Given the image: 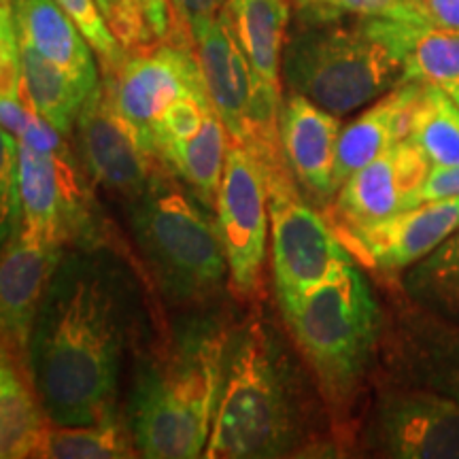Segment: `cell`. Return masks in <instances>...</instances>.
Wrapping results in <instances>:
<instances>
[{
	"label": "cell",
	"instance_id": "d4e9b609",
	"mask_svg": "<svg viewBox=\"0 0 459 459\" xmlns=\"http://www.w3.org/2000/svg\"><path fill=\"white\" fill-rule=\"evenodd\" d=\"M34 457L41 459H128L139 457L124 411L85 426H45Z\"/></svg>",
	"mask_w": 459,
	"mask_h": 459
},
{
	"label": "cell",
	"instance_id": "8992f818",
	"mask_svg": "<svg viewBox=\"0 0 459 459\" xmlns=\"http://www.w3.org/2000/svg\"><path fill=\"white\" fill-rule=\"evenodd\" d=\"M281 315L332 412L351 409L381 353L385 313L368 279L347 262Z\"/></svg>",
	"mask_w": 459,
	"mask_h": 459
},
{
	"label": "cell",
	"instance_id": "9c48e42d",
	"mask_svg": "<svg viewBox=\"0 0 459 459\" xmlns=\"http://www.w3.org/2000/svg\"><path fill=\"white\" fill-rule=\"evenodd\" d=\"M271 209L273 277L279 307L324 283L338 266L355 262L334 228L302 196L287 164L264 169Z\"/></svg>",
	"mask_w": 459,
	"mask_h": 459
},
{
	"label": "cell",
	"instance_id": "ffe728a7",
	"mask_svg": "<svg viewBox=\"0 0 459 459\" xmlns=\"http://www.w3.org/2000/svg\"><path fill=\"white\" fill-rule=\"evenodd\" d=\"M11 11L20 43L71 74L88 94L99 88L102 79L94 49L57 0H13Z\"/></svg>",
	"mask_w": 459,
	"mask_h": 459
},
{
	"label": "cell",
	"instance_id": "d6986e66",
	"mask_svg": "<svg viewBox=\"0 0 459 459\" xmlns=\"http://www.w3.org/2000/svg\"><path fill=\"white\" fill-rule=\"evenodd\" d=\"M220 13L249 62L260 99L279 115L283 102V49L291 20V0H228Z\"/></svg>",
	"mask_w": 459,
	"mask_h": 459
},
{
	"label": "cell",
	"instance_id": "e0dca14e",
	"mask_svg": "<svg viewBox=\"0 0 459 459\" xmlns=\"http://www.w3.org/2000/svg\"><path fill=\"white\" fill-rule=\"evenodd\" d=\"M459 230V198L421 203L378 223L338 230L361 260L383 273H404Z\"/></svg>",
	"mask_w": 459,
	"mask_h": 459
},
{
	"label": "cell",
	"instance_id": "60d3db41",
	"mask_svg": "<svg viewBox=\"0 0 459 459\" xmlns=\"http://www.w3.org/2000/svg\"><path fill=\"white\" fill-rule=\"evenodd\" d=\"M11 3H13V0H0V7H11Z\"/></svg>",
	"mask_w": 459,
	"mask_h": 459
},
{
	"label": "cell",
	"instance_id": "ac0fdd59",
	"mask_svg": "<svg viewBox=\"0 0 459 459\" xmlns=\"http://www.w3.org/2000/svg\"><path fill=\"white\" fill-rule=\"evenodd\" d=\"M341 117L300 94L283 96L279 108V141L298 187L313 204L336 196L334 164Z\"/></svg>",
	"mask_w": 459,
	"mask_h": 459
},
{
	"label": "cell",
	"instance_id": "e575fe53",
	"mask_svg": "<svg viewBox=\"0 0 459 459\" xmlns=\"http://www.w3.org/2000/svg\"><path fill=\"white\" fill-rule=\"evenodd\" d=\"M459 198V164L457 166H432L428 179L423 183L419 203H432V200Z\"/></svg>",
	"mask_w": 459,
	"mask_h": 459
},
{
	"label": "cell",
	"instance_id": "7402d4cb",
	"mask_svg": "<svg viewBox=\"0 0 459 459\" xmlns=\"http://www.w3.org/2000/svg\"><path fill=\"white\" fill-rule=\"evenodd\" d=\"M228 147L230 134L226 126L217 111H211L198 132L160 149L158 160L206 209L215 211Z\"/></svg>",
	"mask_w": 459,
	"mask_h": 459
},
{
	"label": "cell",
	"instance_id": "7a4b0ae2",
	"mask_svg": "<svg viewBox=\"0 0 459 459\" xmlns=\"http://www.w3.org/2000/svg\"><path fill=\"white\" fill-rule=\"evenodd\" d=\"M234 321L220 304L181 311L132 358L124 415L139 457H204Z\"/></svg>",
	"mask_w": 459,
	"mask_h": 459
},
{
	"label": "cell",
	"instance_id": "8d00e7d4",
	"mask_svg": "<svg viewBox=\"0 0 459 459\" xmlns=\"http://www.w3.org/2000/svg\"><path fill=\"white\" fill-rule=\"evenodd\" d=\"M421 4L429 24L459 30V0H421Z\"/></svg>",
	"mask_w": 459,
	"mask_h": 459
},
{
	"label": "cell",
	"instance_id": "4fadbf2b",
	"mask_svg": "<svg viewBox=\"0 0 459 459\" xmlns=\"http://www.w3.org/2000/svg\"><path fill=\"white\" fill-rule=\"evenodd\" d=\"M71 139L91 183L122 209L145 192L160 164L115 111L102 82L85 100Z\"/></svg>",
	"mask_w": 459,
	"mask_h": 459
},
{
	"label": "cell",
	"instance_id": "836d02e7",
	"mask_svg": "<svg viewBox=\"0 0 459 459\" xmlns=\"http://www.w3.org/2000/svg\"><path fill=\"white\" fill-rule=\"evenodd\" d=\"M0 99H22V49L11 7H0Z\"/></svg>",
	"mask_w": 459,
	"mask_h": 459
},
{
	"label": "cell",
	"instance_id": "83f0119b",
	"mask_svg": "<svg viewBox=\"0 0 459 459\" xmlns=\"http://www.w3.org/2000/svg\"><path fill=\"white\" fill-rule=\"evenodd\" d=\"M404 82L436 83L440 88L459 82V30L415 24L409 39Z\"/></svg>",
	"mask_w": 459,
	"mask_h": 459
},
{
	"label": "cell",
	"instance_id": "603a6c76",
	"mask_svg": "<svg viewBox=\"0 0 459 459\" xmlns=\"http://www.w3.org/2000/svg\"><path fill=\"white\" fill-rule=\"evenodd\" d=\"M48 417L24 368L0 344V459L34 457Z\"/></svg>",
	"mask_w": 459,
	"mask_h": 459
},
{
	"label": "cell",
	"instance_id": "2e32d148",
	"mask_svg": "<svg viewBox=\"0 0 459 459\" xmlns=\"http://www.w3.org/2000/svg\"><path fill=\"white\" fill-rule=\"evenodd\" d=\"M65 254V247L37 238L20 220L0 249V344L24 372L34 319Z\"/></svg>",
	"mask_w": 459,
	"mask_h": 459
},
{
	"label": "cell",
	"instance_id": "f35d334b",
	"mask_svg": "<svg viewBox=\"0 0 459 459\" xmlns=\"http://www.w3.org/2000/svg\"><path fill=\"white\" fill-rule=\"evenodd\" d=\"M139 3L145 9L160 41H166L172 34V11L169 0H139Z\"/></svg>",
	"mask_w": 459,
	"mask_h": 459
},
{
	"label": "cell",
	"instance_id": "ab89813d",
	"mask_svg": "<svg viewBox=\"0 0 459 459\" xmlns=\"http://www.w3.org/2000/svg\"><path fill=\"white\" fill-rule=\"evenodd\" d=\"M445 90L449 91V94H451V99L455 100L457 105H459V82H457V83H449V85H445Z\"/></svg>",
	"mask_w": 459,
	"mask_h": 459
},
{
	"label": "cell",
	"instance_id": "5b68a950",
	"mask_svg": "<svg viewBox=\"0 0 459 459\" xmlns=\"http://www.w3.org/2000/svg\"><path fill=\"white\" fill-rule=\"evenodd\" d=\"M124 213L164 304L196 311L220 302L230 273L215 217L164 164L156 166L145 192L126 204Z\"/></svg>",
	"mask_w": 459,
	"mask_h": 459
},
{
	"label": "cell",
	"instance_id": "5bb4252c",
	"mask_svg": "<svg viewBox=\"0 0 459 459\" xmlns=\"http://www.w3.org/2000/svg\"><path fill=\"white\" fill-rule=\"evenodd\" d=\"M381 351L392 383L459 404V324L409 304L385 330Z\"/></svg>",
	"mask_w": 459,
	"mask_h": 459
},
{
	"label": "cell",
	"instance_id": "277c9868",
	"mask_svg": "<svg viewBox=\"0 0 459 459\" xmlns=\"http://www.w3.org/2000/svg\"><path fill=\"white\" fill-rule=\"evenodd\" d=\"M412 26L385 17L296 13L281 79L291 94L342 117L402 83Z\"/></svg>",
	"mask_w": 459,
	"mask_h": 459
},
{
	"label": "cell",
	"instance_id": "484cf974",
	"mask_svg": "<svg viewBox=\"0 0 459 459\" xmlns=\"http://www.w3.org/2000/svg\"><path fill=\"white\" fill-rule=\"evenodd\" d=\"M402 287L409 302L459 324V230L409 271Z\"/></svg>",
	"mask_w": 459,
	"mask_h": 459
},
{
	"label": "cell",
	"instance_id": "74e56055",
	"mask_svg": "<svg viewBox=\"0 0 459 459\" xmlns=\"http://www.w3.org/2000/svg\"><path fill=\"white\" fill-rule=\"evenodd\" d=\"M30 115L32 108L22 99H0V126L11 132L15 139L26 128Z\"/></svg>",
	"mask_w": 459,
	"mask_h": 459
},
{
	"label": "cell",
	"instance_id": "7c38bea8",
	"mask_svg": "<svg viewBox=\"0 0 459 459\" xmlns=\"http://www.w3.org/2000/svg\"><path fill=\"white\" fill-rule=\"evenodd\" d=\"M102 83L107 85L115 111L122 115L149 153L153 124L172 102L192 94H209L194 48L177 41L128 56L124 66L102 79Z\"/></svg>",
	"mask_w": 459,
	"mask_h": 459
},
{
	"label": "cell",
	"instance_id": "6da1fadb",
	"mask_svg": "<svg viewBox=\"0 0 459 459\" xmlns=\"http://www.w3.org/2000/svg\"><path fill=\"white\" fill-rule=\"evenodd\" d=\"M145 332V296L124 249H66L26 353V377L48 421L85 426L122 411L126 366Z\"/></svg>",
	"mask_w": 459,
	"mask_h": 459
},
{
	"label": "cell",
	"instance_id": "9a60e30c",
	"mask_svg": "<svg viewBox=\"0 0 459 459\" xmlns=\"http://www.w3.org/2000/svg\"><path fill=\"white\" fill-rule=\"evenodd\" d=\"M432 164L409 136L353 172L338 187L334 217L341 230L366 228L419 206Z\"/></svg>",
	"mask_w": 459,
	"mask_h": 459
},
{
	"label": "cell",
	"instance_id": "1f68e13d",
	"mask_svg": "<svg viewBox=\"0 0 459 459\" xmlns=\"http://www.w3.org/2000/svg\"><path fill=\"white\" fill-rule=\"evenodd\" d=\"M211 111H215V107L211 102L209 94H192L172 102L152 128L149 149H152L153 158L158 160V152L162 147L187 139L194 132H198L200 126L204 124L206 115Z\"/></svg>",
	"mask_w": 459,
	"mask_h": 459
},
{
	"label": "cell",
	"instance_id": "cb8c5ba5",
	"mask_svg": "<svg viewBox=\"0 0 459 459\" xmlns=\"http://www.w3.org/2000/svg\"><path fill=\"white\" fill-rule=\"evenodd\" d=\"M22 49V100L41 115L45 122L71 139L79 113L90 94L71 74L45 60L32 48L20 43Z\"/></svg>",
	"mask_w": 459,
	"mask_h": 459
},
{
	"label": "cell",
	"instance_id": "52a82bcc",
	"mask_svg": "<svg viewBox=\"0 0 459 459\" xmlns=\"http://www.w3.org/2000/svg\"><path fill=\"white\" fill-rule=\"evenodd\" d=\"M17 162L20 223L28 232L65 249L119 247L71 143L48 152L17 143Z\"/></svg>",
	"mask_w": 459,
	"mask_h": 459
},
{
	"label": "cell",
	"instance_id": "d6a6232c",
	"mask_svg": "<svg viewBox=\"0 0 459 459\" xmlns=\"http://www.w3.org/2000/svg\"><path fill=\"white\" fill-rule=\"evenodd\" d=\"M17 139L0 126V249L20 220Z\"/></svg>",
	"mask_w": 459,
	"mask_h": 459
},
{
	"label": "cell",
	"instance_id": "f546056e",
	"mask_svg": "<svg viewBox=\"0 0 459 459\" xmlns=\"http://www.w3.org/2000/svg\"><path fill=\"white\" fill-rule=\"evenodd\" d=\"M298 13L307 15H359L429 24L421 0H304Z\"/></svg>",
	"mask_w": 459,
	"mask_h": 459
},
{
	"label": "cell",
	"instance_id": "8fae6325",
	"mask_svg": "<svg viewBox=\"0 0 459 459\" xmlns=\"http://www.w3.org/2000/svg\"><path fill=\"white\" fill-rule=\"evenodd\" d=\"M370 453L394 459H459V404L428 389L395 385L378 394L366 423Z\"/></svg>",
	"mask_w": 459,
	"mask_h": 459
},
{
	"label": "cell",
	"instance_id": "4316f807",
	"mask_svg": "<svg viewBox=\"0 0 459 459\" xmlns=\"http://www.w3.org/2000/svg\"><path fill=\"white\" fill-rule=\"evenodd\" d=\"M406 136L432 166L459 164V105L449 91L436 83L421 85Z\"/></svg>",
	"mask_w": 459,
	"mask_h": 459
},
{
	"label": "cell",
	"instance_id": "4dcf8cb0",
	"mask_svg": "<svg viewBox=\"0 0 459 459\" xmlns=\"http://www.w3.org/2000/svg\"><path fill=\"white\" fill-rule=\"evenodd\" d=\"M96 4L128 56L156 48L160 39L139 0H96Z\"/></svg>",
	"mask_w": 459,
	"mask_h": 459
},
{
	"label": "cell",
	"instance_id": "b9f144b4",
	"mask_svg": "<svg viewBox=\"0 0 459 459\" xmlns=\"http://www.w3.org/2000/svg\"><path fill=\"white\" fill-rule=\"evenodd\" d=\"M291 3H294V4H296V7H300V4L304 3V0H291Z\"/></svg>",
	"mask_w": 459,
	"mask_h": 459
},
{
	"label": "cell",
	"instance_id": "44dd1931",
	"mask_svg": "<svg viewBox=\"0 0 459 459\" xmlns=\"http://www.w3.org/2000/svg\"><path fill=\"white\" fill-rule=\"evenodd\" d=\"M421 85V82L398 83L341 130L334 164L336 192L353 172L364 169L398 141L406 139L411 113Z\"/></svg>",
	"mask_w": 459,
	"mask_h": 459
},
{
	"label": "cell",
	"instance_id": "3957f363",
	"mask_svg": "<svg viewBox=\"0 0 459 459\" xmlns=\"http://www.w3.org/2000/svg\"><path fill=\"white\" fill-rule=\"evenodd\" d=\"M315 443V402L271 319L254 308L234 324L204 457L302 455Z\"/></svg>",
	"mask_w": 459,
	"mask_h": 459
},
{
	"label": "cell",
	"instance_id": "ba28073f",
	"mask_svg": "<svg viewBox=\"0 0 459 459\" xmlns=\"http://www.w3.org/2000/svg\"><path fill=\"white\" fill-rule=\"evenodd\" d=\"M206 91L226 126L230 141L255 153L260 164L285 162L279 141V115L260 99L249 62L238 48L221 13L204 15L187 24Z\"/></svg>",
	"mask_w": 459,
	"mask_h": 459
},
{
	"label": "cell",
	"instance_id": "30bf717a",
	"mask_svg": "<svg viewBox=\"0 0 459 459\" xmlns=\"http://www.w3.org/2000/svg\"><path fill=\"white\" fill-rule=\"evenodd\" d=\"M215 223L228 260L230 287L243 298L262 290L271 209L260 160L240 143L230 141L215 203Z\"/></svg>",
	"mask_w": 459,
	"mask_h": 459
},
{
	"label": "cell",
	"instance_id": "f1b7e54d",
	"mask_svg": "<svg viewBox=\"0 0 459 459\" xmlns=\"http://www.w3.org/2000/svg\"><path fill=\"white\" fill-rule=\"evenodd\" d=\"M57 4L71 15V20L88 39L96 57H99L102 74L111 77V74L117 73L124 66V62L128 60V51L119 45L115 34L108 30L96 0H57Z\"/></svg>",
	"mask_w": 459,
	"mask_h": 459
},
{
	"label": "cell",
	"instance_id": "d590c367",
	"mask_svg": "<svg viewBox=\"0 0 459 459\" xmlns=\"http://www.w3.org/2000/svg\"><path fill=\"white\" fill-rule=\"evenodd\" d=\"M170 11L187 30L189 22L204 15H215L226 7L228 0H169Z\"/></svg>",
	"mask_w": 459,
	"mask_h": 459
}]
</instances>
